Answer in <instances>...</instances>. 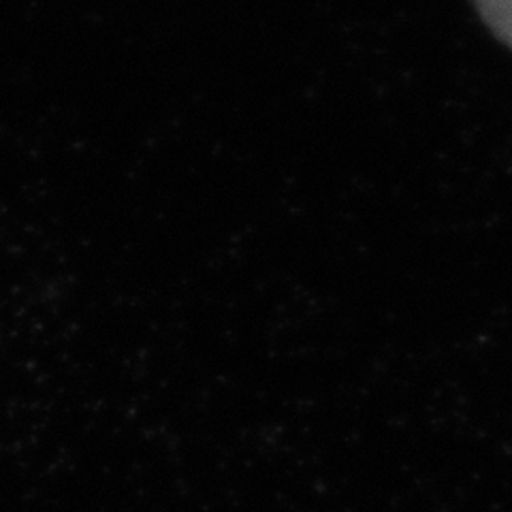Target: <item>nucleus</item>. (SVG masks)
<instances>
[{
    "mask_svg": "<svg viewBox=\"0 0 512 512\" xmlns=\"http://www.w3.org/2000/svg\"><path fill=\"white\" fill-rule=\"evenodd\" d=\"M476 7L495 37L512 47V0H476Z\"/></svg>",
    "mask_w": 512,
    "mask_h": 512,
    "instance_id": "f257e3e1",
    "label": "nucleus"
}]
</instances>
